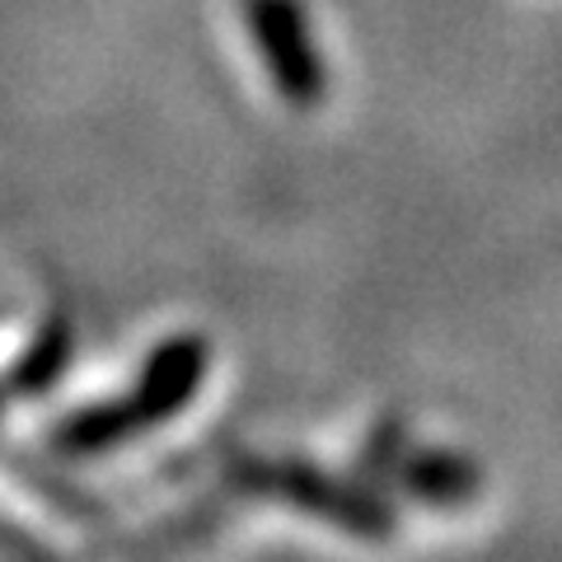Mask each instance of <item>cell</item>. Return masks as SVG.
<instances>
[{
  "label": "cell",
  "mask_w": 562,
  "mask_h": 562,
  "mask_svg": "<svg viewBox=\"0 0 562 562\" xmlns=\"http://www.w3.org/2000/svg\"><path fill=\"white\" fill-rule=\"evenodd\" d=\"M394 473L417 502L441 506V512L446 506H464V502L479 497V464H473L469 454H454V450L403 454V460L394 464Z\"/></svg>",
  "instance_id": "277c9868"
},
{
  "label": "cell",
  "mask_w": 562,
  "mask_h": 562,
  "mask_svg": "<svg viewBox=\"0 0 562 562\" xmlns=\"http://www.w3.org/2000/svg\"><path fill=\"white\" fill-rule=\"evenodd\" d=\"M235 487L258 492V497H277L305 516H319L338 525L347 535L361 539H390L394 535V506L366 487H351L333 473L314 469L305 460H239Z\"/></svg>",
  "instance_id": "7a4b0ae2"
},
{
  "label": "cell",
  "mask_w": 562,
  "mask_h": 562,
  "mask_svg": "<svg viewBox=\"0 0 562 562\" xmlns=\"http://www.w3.org/2000/svg\"><path fill=\"white\" fill-rule=\"evenodd\" d=\"M206 357L211 351L198 333H179V338L160 342L127 398L94 403V408H80L76 417H66L61 427L52 431V450L57 454H99L136 431L160 427L183 403L198 398L202 375H206Z\"/></svg>",
  "instance_id": "6da1fadb"
},
{
  "label": "cell",
  "mask_w": 562,
  "mask_h": 562,
  "mask_svg": "<svg viewBox=\"0 0 562 562\" xmlns=\"http://www.w3.org/2000/svg\"><path fill=\"white\" fill-rule=\"evenodd\" d=\"M66 361H70V328H66V319H52L38 333V342L14 361L10 394H47L52 384H57V375L66 371Z\"/></svg>",
  "instance_id": "5b68a950"
},
{
  "label": "cell",
  "mask_w": 562,
  "mask_h": 562,
  "mask_svg": "<svg viewBox=\"0 0 562 562\" xmlns=\"http://www.w3.org/2000/svg\"><path fill=\"white\" fill-rule=\"evenodd\" d=\"M244 24L258 57L268 61L277 94L295 109H314L328 90V76L301 0H244Z\"/></svg>",
  "instance_id": "3957f363"
}]
</instances>
